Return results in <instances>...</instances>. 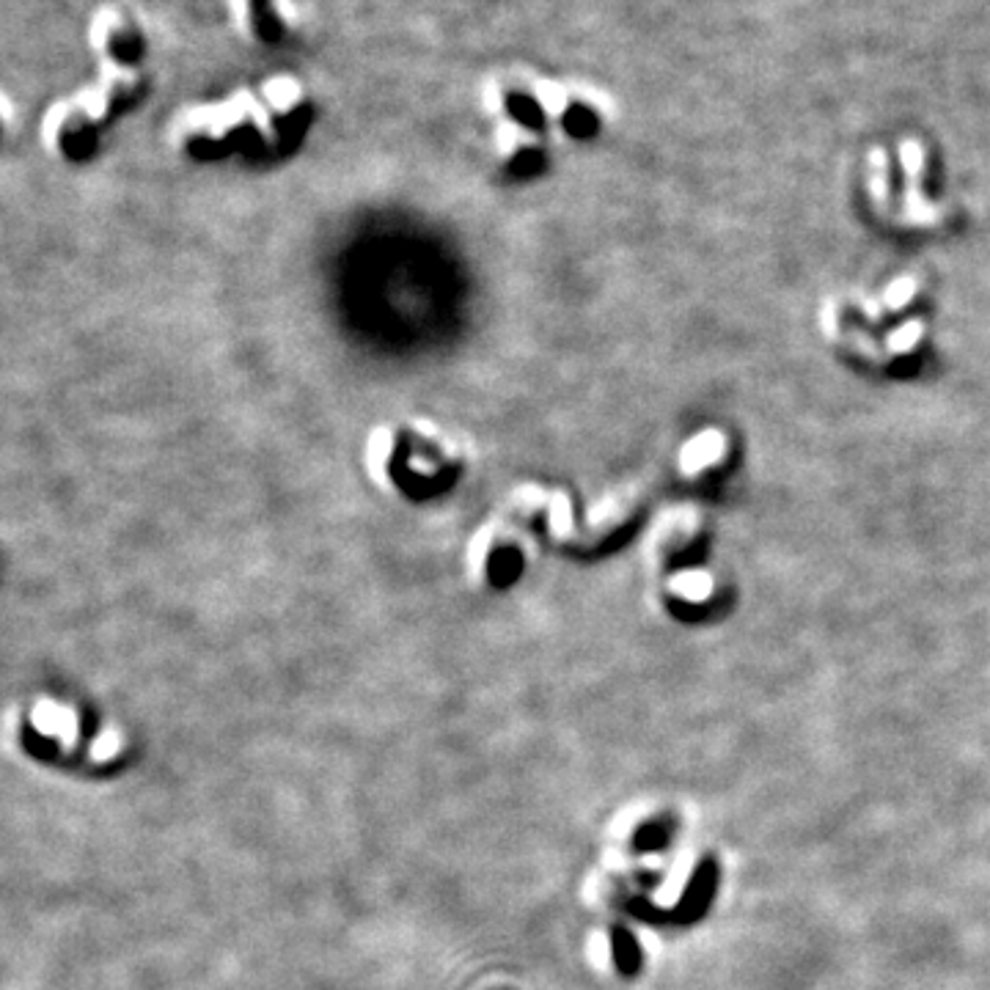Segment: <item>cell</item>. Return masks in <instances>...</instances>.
Listing matches in <instances>:
<instances>
[{"mask_svg": "<svg viewBox=\"0 0 990 990\" xmlns=\"http://www.w3.org/2000/svg\"><path fill=\"white\" fill-rule=\"evenodd\" d=\"M471 443L427 416L380 421L363 440V471L394 501L427 504L454 490L471 471Z\"/></svg>", "mask_w": 990, "mask_h": 990, "instance_id": "1", "label": "cell"}, {"mask_svg": "<svg viewBox=\"0 0 990 990\" xmlns=\"http://www.w3.org/2000/svg\"><path fill=\"white\" fill-rule=\"evenodd\" d=\"M539 539L548 537L537 517L504 495L501 504L473 528L462 550V567L476 586L504 592L528 572L537 556Z\"/></svg>", "mask_w": 990, "mask_h": 990, "instance_id": "2", "label": "cell"}, {"mask_svg": "<svg viewBox=\"0 0 990 990\" xmlns=\"http://www.w3.org/2000/svg\"><path fill=\"white\" fill-rule=\"evenodd\" d=\"M564 127H567L570 135L583 138V135H592V132L597 130V116H594V110L583 108V105H575V108H570L564 113Z\"/></svg>", "mask_w": 990, "mask_h": 990, "instance_id": "3", "label": "cell"}]
</instances>
